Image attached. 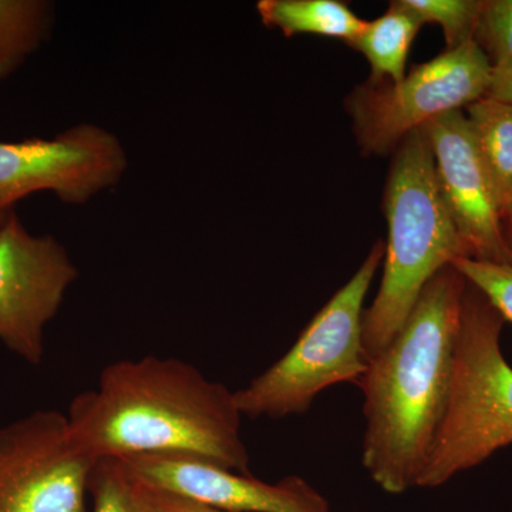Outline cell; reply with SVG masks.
<instances>
[{
	"instance_id": "ffe728a7",
	"label": "cell",
	"mask_w": 512,
	"mask_h": 512,
	"mask_svg": "<svg viewBox=\"0 0 512 512\" xmlns=\"http://www.w3.org/2000/svg\"><path fill=\"white\" fill-rule=\"evenodd\" d=\"M123 474L138 512H229L201 503L194 498L185 497L183 494L140 483L128 477L124 471Z\"/></svg>"
},
{
	"instance_id": "7402d4cb",
	"label": "cell",
	"mask_w": 512,
	"mask_h": 512,
	"mask_svg": "<svg viewBox=\"0 0 512 512\" xmlns=\"http://www.w3.org/2000/svg\"><path fill=\"white\" fill-rule=\"evenodd\" d=\"M501 218H503L505 242H507L508 251H510L512 258V191L504 202Z\"/></svg>"
},
{
	"instance_id": "9c48e42d",
	"label": "cell",
	"mask_w": 512,
	"mask_h": 512,
	"mask_svg": "<svg viewBox=\"0 0 512 512\" xmlns=\"http://www.w3.org/2000/svg\"><path fill=\"white\" fill-rule=\"evenodd\" d=\"M79 278L67 249L33 235L15 212L0 225V340L30 365L45 357V330Z\"/></svg>"
},
{
	"instance_id": "7c38bea8",
	"label": "cell",
	"mask_w": 512,
	"mask_h": 512,
	"mask_svg": "<svg viewBox=\"0 0 512 512\" xmlns=\"http://www.w3.org/2000/svg\"><path fill=\"white\" fill-rule=\"evenodd\" d=\"M266 28L282 35H319L349 43L362 35L366 20L339 0H261L256 5Z\"/></svg>"
},
{
	"instance_id": "8992f818",
	"label": "cell",
	"mask_w": 512,
	"mask_h": 512,
	"mask_svg": "<svg viewBox=\"0 0 512 512\" xmlns=\"http://www.w3.org/2000/svg\"><path fill=\"white\" fill-rule=\"evenodd\" d=\"M491 69L483 50L470 42L414 66L400 82L369 80L357 87L348 109L360 147L382 156L430 121L483 99Z\"/></svg>"
},
{
	"instance_id": "5b68a950",
	"label": "cell",
	"mask_w": 512,
	"mask_h": 512,
	"mask_svg": "<svg viewBox=\"0 0 512 512\" xmlns=\"http://www.w3.org/2000/svg\"><path fill=\"white\" fill-rule=\"evenodd\" d=\"M384 258L377 242L348 284L333 295L291 349L251 383L234 392L242 417L285 419L311 409L320 393L355 383L367 370L363 349L365 299Z\"/></svg>"
},
{
	"instance_id": "603a6c76",
	"label": "cell",
	"mask_w": 512,
	"mask_h": 512,
	"mask_svg": "<svg viewBox=\"0 0 512 512\" xmlns=\"http://www.w3.org/2000/svg\"><path fill=\"white\" fill-rule=\"evenodd\" d=\"M13 207H10V205L5 204V202L0 201V225L3 224L10 215H12Z\"/></svg>"
},
{
	"instance_id": "ac0fdd59",
	"label": "cell",
	"mask_w": 512,
	"mask_h": 512,
	"mask_svg": "<svg viewBox=\"0 0 512 512\" xmlns=\"http://www.w3.org/2000/svg\"><path fill=\"white\" fill-rule=\"evenodd\" d=\"M453 266L466 278L468 284L477 288L493 303L505 322L512 323V265L460 258L453 262Z\"/></svg>"
},
{
	"instance_id": "8fae6325",
	"label": "cell",
	"mask_w": 512,
	"mask_h": 512,
	"mask_svg": "<svg viewBox=\"0 0 512 512\" xmlns=\"http://www.w3.org/2000/svg\"><path fill=\"white\" fill-rule=\"evenodd\" d=\"M128 477L229 512H330L308 481L289 476L266 483L214 461L180 454L116 460Z\"/></svg>"
},
{
	"instance_id": "4fadbf2b",
	"label": "cell",
	"mask_w": 512,
	"mask_h": 512,
	"mask_svg": "<svg viewBox=\"0 0 512 512\" xmlns=\"http://www.w3.org/2000/svg\"><path fill=\"white\" fill-rule=\"evenodd\" d=\"M421 26L419 16L403 0H396L384 15L367 22L362 35L349 46L370 63V80L397 83L406 76L407 57Z\"/></svg>"
},
{
	"instance_id": "9a60e30c",
	"label": "cell",
	"mask_w": 512,
	"mask_h": 512,
	"mask_svg": "<svg viewBox=\"0 0 512 512\" xmlns=\"http://www.w3.org/2000/svg\"><path fill=\"white\" fill-rule=\"evenodd\" d=\"M52 3L0 0V82L16 72L49 37Z\"/></svg>"
},
{
	"instance_id": "5bb4252c",
	"label": "cell",
	"mask_w": 512,
	"mask_h": 512,
	"mask_svg": "<svg viewBox=\"0 0 512 512\" xmlns=\"http://www.w3.org/2000/svg\"><path fill=\"white\" fill-rule=\"evenodd\" d=\"M471 136L501 202L512 191V106L483 97L466 107Z\"/></svg>"
},
{
	"instance_id": "7a4b0ae2",
	"label": "cell",
	"mask_w": 512,
	"mask_h": 512,
	"mask_svg": "<svg viewBox=\"0 0 512 512\" xmlns=\"http://www.w3.org/2000/svg\"><path fill=\"white\" fill-rule=\"evenodd\" d=\"M467 281L453 265L424 288L403 328L362 379V463L389 494L417 487L439 433L453 380Z\"/></svg>"
},
{
	"instance_id": "44dd1931",
	"label": "cell",
	"mask_w": 512,
	"mask_h": 512,
	"mask_svg": "<svg viewBox=\"0 0 512 512\" xmlns=\"http://www.w3.org/2000/svg\"><path fill=\"white\" fill-rule=\"evenodd\" d=\"M484 97L512 106V62L491 69L490 84Z\"/></svg>"
},
{
	"instance_id": "d6986e66",
	"label": "cell",
	"mask_w": 512,
	"mask_h": 512,
	"mask_svg": "<svg viewBox=\"0 0 512 512\" xmlns=\"http://www.w3.org/2000/svg\"><path fill=\"white\" fill-rule=\"evenodd\" d=\"M89 491L93 495V512H138L116 460L97 461Z\"/></svg>"
},
{
	"instance_id": "6da1fadb",
	"label": "cell",
	"mask_w": 512,
	"mask_h": 512,
	"mask_svg": "<svg viewBox=\"0 0 512 512\" xmlns=\"http://www.w3.org/2000/svg\"><path fill=\"white\" fill-rule=\"evenodd\" d=\"M70 436L93 460L180 454L249 473L234 392L175 357L144 356L104 367L74 397Z\"/></svg>"
},
{
	"instance_id": "e0dca14e",
	"label": "cell",
	"mask_w": 512,
	"mask_h": 512,
	"mask_svg": "<svg viewBox=\"0 0 512 512\" xmlns=\"http://www.w3.org/2000/svg\"><path fill=\"white\" fill-rule=\"evenodd\" d=\"M473 42L491 67L512 62V0H483Z\"/></svg>"
},
{
	"instance_id": "3957f363",
	"label": "cell",
	"mask_w": 512,
	"mask_h": 512,
	"mask_svg": "<svg viewBox=\"0 0 512 512\" xmlns=\"http://www.w3.org/2000/svg\"><path fill=\"white\" fill-rule=\"evenodd\" d=\"M384 211L389 239L384 247L382 282L363 316L367 363L400 332L431 279L457 259L468 258L441 197L423 128L396 148Z\"/></svg>"
},
{
	"instance_id": "30bf717a",
	"label": "cell",
	"mask_w": 512,
	"mask_h": 512,
	"mask_svg": "<svg viewBox=\"0 0 512 512\" xmlns=\"http://www.w3.org/2000/svg\"><path fill=\"white\" fill-rule=\"evenodd\" d=\"M436 168L441 197L468 258L512 265L505 242L501 202L478 153L466 114L453 111L423 127Z\"/></svg>"
},
{
	"instance_id": "52a82bcc",
	"label": "cell",
	"mask_w": 512,
	"mask_h": 512,
	"mask_svg": "<svg viewBox=\"0 0 512 512\" xmlns=\"http://www.w3.org/2000/svg\"><path fill=\"white\" fill-rule=\"evenodd\" d=\"M96 464L74 444L67 414L13 421L0 429V512H83Z\"/></svg>"
},
{
	"instance_id": "ba28073f",
	"label": "cell",
	"mask_w": 512,
	"mask_h": 512,
	"mask_svg": "<svg viewBox=\"0 0 512 512\" xmlns=\"http://www.w3.org/2000/svg\"><path fill=\"white\" fill-rule=\"evenodd\" d=\"M127 167L120 138L97 124H77L50 140L0 143V201L13 207L50 191L66 204H84L116 187Z\"/></svg>"
},
{
	"instance_id": "2e32d148",
	"label": "cell",
	"mask_w": 512,
	"mask_h": 512,
	"mask_svg": "<svg viewBox=\"0 0 512 512\" xmlns=\"http://www.w3.org/2000/svg\"><path fill=\"white\" fill-rule=\"evenodd\" d=\"M423 25L437 23L446 37L447 50L473 42L483 0H403Z\"/></svg>"
},
{
	"instance_id": "277c9868",
	"label": "cell",
	"mask_w": 512,
	"mask_h": 512,
	"mask_svg": "<svg viewBox=\"0 0 512 512\" xmlns=\"http://www.w3.org/2000/svg\"><path fill=\"white\" fill-rule=\"evenodd\" d=\"M505 319L468 284L450 399L417 487L437 488L512 444V367L501 350Z\"/></svg>"
}]
</instances>
